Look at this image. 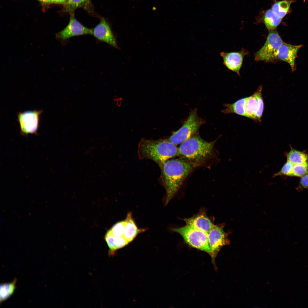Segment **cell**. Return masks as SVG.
Segmentation results:
<instances>
[{
	"instance_id": "cell-1",
	"label": "cell",
	"mask_w": 308,
	"mask_h": 308,
	"mask_svg": "<svg viewBox=\"0 0 308 308\" xmlns=\"http://www.w3.org/2000/svg\"><path fill=\"white\" fill-rule=\"evenodd\" d=\"M196 165L186 160L169 159L161 167L166 191L165 204L177 192L183 182Z\"/></svg>"
},
{
	"instance_id": "cell-2",
	"label": "cell",
	"mask_w": 308,
	"mask_h": 308,
	"mask_svg": "<svg viewBox=\"0 0 308 308\" xmlns=\"http://www.w3.org/2000/svg\"><path fill=\"white\" fill-rule=\"evenodd\" d=\"M140 159L154 161L161 167L167 160L179 155V149L167 140L142 139L138 146Z\"/></svg>"
},
{
	"instance_id": "cell-3",
	"label": "cell",
	"mask_w": 308,
	"mask_h": 308,
	"mask_svg": "<svg viewBox=\"0 0 308 308\" xmlns=\"http://www.w3.org/2000/svg\"><path fill=\"white\" fill-rule=\"evenodd\" d=\"M215 142L206 141L195 134L181 144L179 155L184 160L196 165L211 155Z\"/></svg>"
},
{
	"instance_id": "cell-4",
	"label": "cell",
	"mask_w": 308,
	"mask_h": 308,
	"mask_svg": "<svg viewBox=\"0 0 308 308\" xmlns=\"http://www.w3.org/2000/svg\"><path fill=\"white\" fill-rule=\"evenodd\" d=\"M172 230L179 234L185 242L191 247L211 255V250L207 233L187 225L172 228Z\"/></svg>"
},
{
	"instance_id": "cell-5",
	"label": "cell",
	"mask_w": 308,
	"mask_h": 308,
	"mask_svg": "<svg viewBox=\"0 0 308 308\" xmlns=\"http://www.w3.org/2000/svg\"><path fill=\"white\" fill-rule=\"evenodd\" d=\"M204 123V121L198 116L197 110H193L182 127L167 139L175 145L181 144L195 134Z\"/></svg>"
},
{
	"instance_id": "cell-6",
	"label": "cell",
	"mask_w": 308,
	"mask_h": 308,
	"mask_svg": "<svg viewBox=\"0 0 308 308\" xmlns=\"http://www.w3.org/2000/svg\"><path fill=\"white\" fill-rule=\"evenodd\" d=\"M283 42L275 29L269 30L264 44L256 53L255 60L271 62H276L277 60L278 50Z\"/></svg>"
},
{
	"instance_id": "cell-7",
	"label": "cell",
	"mask_w": 308,
	"mask_h": 308,
	"mask_svg": "<svg viewBox=\"0 0 308 308\" xmlns=\"http://www.w3.org/2000/svg\"><path fill=\"white\" fill-rule=\"evenodd\" d=\"M70 14L68 25L63 30L56 34V39L63 46L66 45L72 37L92 35V29L86 27L77 21L75 17L74 12Z\"/></svg>"
},
{
	"instance_id": "cell-8",
	"label": "cell",
	"mask_w": 308,
	"mask_h": 308,
	"mask_svg": "<svg viewBox=\"0 0 308 308\" xmlns=\"http://www.w3.org/2000/svg\"><path fill=\"white\" fill-rule=\"evenodd\" d=\"M42 112L41 110H35L18 113V120L21 134L25 136L29 134H37L40 116Z\"/></svg>"
},
{
	"instance_id": "cell-9",
	"label": "cell",
	"mask_w": 308,
	"mask_h": 308,
	"mask_svg": "<svg viewBox=\"0 0 308 308\" xmlns=\"http://www.w3.org/2000/svg\"><path fill=\"white\" fill-rule=\"evenodd\" d=\"M262 88L259 87L254 94L247 97L246 104L247 117L260 122L264 110Z\"/></svg>"
},
{
	"instance_id": "cell-10",
	"label": "cell",
	"mask_w": 308,
	"mask_h": 308,
	"mask_svg": "<svg viewBox=\"0 0 308 308\" xmlns=\"http://www.w3.org/2000/svg\"><path fill=\"white\" fill-rule=\"evenodd\" d=\"M92 35L98 43L105 42L116 48H119L116 37L111 26L104 18H101L99 23L92 29Z\"/></svg>"
},
{
	"instance_id": "cell-11",
	"label": "cell",
	"mask_w": 308,
	"mask_h": 308,
	"mask_svg": "<svg viewBox=\"0 0 308 308\" xmlns=\"http://www.w3.org/2000/svg\"><path fill=\"white\" fill-rule=\"evenodd\" d=\"M224 226L215 225L207 233L211 254L214 257L221 248L229 242L228 235L224 231Z\"/></svg>"
},
{
	"instance_id": "cell-12",
	"label": "cell",
	"mask_w": 308,
	"mask_h": 308,
	"mask_svg": "<svg viewBox=\"0 0 308 308\" xmlns=\"http://www.w3.org/2000/svg\"><path fill=\"white\" fill-rule=\"evenodd\" d=\"M302 45H295L284 43L279 47L277 54V60H280L288 63L293 72L296 69L295 60L299 49Z\"/></svg>"
},
{
	"instance_id": "cell-13",
	"label": "cell",
	"mask_w": 308,
	"mask_h": 308,
	"mask_svg": "<svg viewBox=\"0 0 308 308\" xmlns=\"http://www.w3.org/2000/svg\"><path fill=\"white\" fill-rule=\"evenodd\" d=\"M247 52L245 50L239 52L220 53V55L223 60L224 64L229 70L240 75L239 71L242 66L244 57Z\"/></svg>"
},
{
	"instance_id": "cell-14",
	"label": "cell",
	"mask_w": 308,
	"mask_h": 308,
	"mask_svg": "<svg viewBox=\"0 0 308 308\" xmlns=\"http://www.w3.org/2000/svg\"><path fill=\"white\" fill-rule=\"evenodd\" d=\"M186 225L207 233L214 226L205 212L201 210L191 218L183 219Z\"/></svg>"
},
{
	"instance_id": "cell-15",
	"label": "cell",
	"mask_w": 308,
	"mask_h": 308,
	"mask_svg": "<svg viewBox=\"0 0 308 308\" xmlns=\"http://www.w3.org/2000/svg\"><path fill=\"white\" fill-rule=\"evenodd\" d=\"M105 238L109 249V254L110 256L114 255L117 250L129 243L124 238L114 235L110 230L106 234Z\"/></svg>"
},
{
	"instance_id": "cell-16",
	"label": "cell",
	"mask_w": 308,
	"mask_h": 308,
	"mask_svg": "<svg viewBox=\"0 0 308 308\" xmlns=\"http://www.w3.org/2000/svg\"><path fill=\"white\" fill-rule=\"evenodd\" d=\"M125 221L124 237L129 243L131 242L140 233L145 230L137 228L133 218L132 214L128 212L125 220Z\"/></svg>"
},
{
	"instance_id": "cell-17",
	"label": "cell",
	"mask_w": 308,
	"mask_h": 308,
	"mask_svg": "<svg viewBox=\"0 0 308 308\" xmlns=\"http://www.w3.org/2000/svg\"><path fill=\"white\" fill-rule=\"evenodd\" d=\"M247 97L242 98L232 104H225L226 109L222 111L225 114H235L247 117L246 104Z\"/></svg>"
},
{
	"instance_id": "cell-18",
	"label": "cell",
	"mask_w": 308,
	"mask_h": 308,
	"mask_svg": "<svg viewBox=\"0 0 308 308\" xmlns=\"http://www.w3.org/2000/svg\"><path fill=\"white\" fill-rule=\"evenodd\" d=\"M290 147V151L285 154L287 160L294 164L308 165V153L296 150L291 145Z\"/></svg>"
},
{
	"instance_id": "cell-19",
	"label": "cell",
	"mask_w": 308,
	"mask_h": 308,
	"mask_svg": "<svg viewBox=\"0 0 308 308\" xmlns=\"http://www.w3.org/2000/svg\"><path fill=\"white\" fill-rule=\"evenodd\" d=\"M65 5L66 10L70 13L74 12L78 8H83L89 13L93 12L91 0H68Z\"/></svg>"
},
{
	"instance_id": "cell-20",
	"label": "cell",
	"mask_w": 308,
	"mask_h": 308,
	"mask_svg": "<svg viewBox=\"0 0 308 308\" xmlns=\"http://www.w3.org/2000/svg\"><path fill=\"white\" fill-rule=\"evenodd\" d=\"M264 20L266 28L269 30L275 29L280 24L281 18L272 9L268 10L265 13Z\"/></svg>"
},
{
	"instance_id": "cell-21",
	"label": "cell",
	"mask_w": 308,
	"mask_h": 308,
	"mask_svg": "<svg viewBox=\"0 0 308 308\" xmlns=\"http://www.w3.org/2000/svg\"><path fill=\"white\" fill-rule=\"evenodd\" d=\"M17 280L15 279L12 282L3 283L0 285V303L8 299L13 293L16 286Z\"/></svg>"
},
{
	"instance_id": "cell-22",
	"label": "cell",
	"mask_w": 308,
	"mask_h": 308,
	"mask_svg": "<svg viewBox=\"0 0 308 308\" xmlns=\"http://www.w3.org/2000/svg\"><path fill=\"white\" fill-rule=\"evenodd\" d=\"M292 1L283 0L274 3L272 10L281 19L287 13Z\"/></svg>"
},
{
	"instance_id": "cell-23",
	"label": "cell",
	"mask_w": 308,
	"mask_h": 308,
	"mask_svg": "<svg viewBox=\"0 0 308 308\" xmlns=\"http://www.w3.org/2000/svg\"><path fill=\"white\" fill-rule=\"evenodd\" d=\"M293 165L294 164L287 160L280 170L273 175V177L282 176H293Z\"/></svg>"
},
{
	"instance_id": "cell-24",
	"label": "cell",
	"mask_w": 308,
	"mask_h": 308,
	"mask_svg": "<svg viewBox=\"0 0 308 308\" xmlns=\"http://www.w3.org/2000/svg\"><path fill=\"white\" fill-rule=\"evenodd\" d=\"M125 225V221L124 220L117 223L110 230L114 235L122 237L125 239L124 234Z\"/></svg>"
},
{
	"instance_id": "cell-25",
	"label": "cell",
	"mask_w": 308,
	"mask_h": 308,
	"mask_svg": "<svg viewBox=\"0 0 308 308\" xmlns=\"http://www.w3.org/2000/svg\"><path fill=\"white\" fill-rule=\"evenodd\" d=\"M308 174V165L294 164L293 176L301 177Z\"/></svg>"
},
{
	"instance_id": "cell-26",
	"label": "cell",
	"mask_w": 308,
	"mask_h": 308,
	"mask_svg": "<svg viewBox=\"0 0 308 308\" xmlns=\"http://www.w3.org/2000/svg\"><path fill=\"white\" fill-rule=\"evenodd\" d=\"M305 189H308V174L301 177L296 190L300 192Z\"/></svg>"
},
{
	"instance_id": "cell-27",
	"label": "cell",
	"mask_w": 308,
	"mask_h": 308,
	"mask_svg": "<svg viewBox=\"0 0 308 308\" xmlns=\"http://www.w3.org/2000/svg\"><path fill=\"white\" fill-rule=\"evenodd\" d=\"M68 1V0H51L50 3L62 4L65 5L67 3Z\"/></svg>"
},
{
	"instance_id": "cell-28",
	"label": "cell",
	"mask_w": 308,
	"mask_h": 308,
	"mask_svg": "<svg viewBox=\"0 0 308 308\" xmlns=\"http://www.w3.org/2000/svg\"><path fill=\"white\" fill-rule=\"evenodd\" d=\"M41 1L46 2H50L51 0H39Z\"/></svg>"
}]
</instances>
